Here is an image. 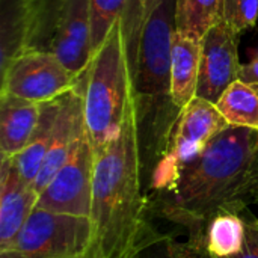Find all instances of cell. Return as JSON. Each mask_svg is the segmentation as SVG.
Instances as JSON below:
<instances>
[{
    "label": "cell",
    "instance_id": "obj_1",
    "mask_svg": "<svg viewBox=\"0 0 258 258\" xmlns=\"http://www.w3.org/2000/svg\"><path fill=\"white\" fill-rule=\"evenodd\" d=\"M154 219L142 180L135 95L118 136L94 154L86 258H138L151 245L171 237Z\"/></svg>",
    "mask_w": 258,
    "mask_h": 258
},
{
    "label": "cell",
    "instance_id": "obj_2",
    "mask_svg": "<svg viewBox=\"0 0 258 258\" xmlns=\"http://www.w3.org/2000/svg\"><path fill=\"white\" fill-rule=\"evenodd\" d=\"M258 160V130L230 125L180 175L174 189L150 200L156 219L181 227L203 245L207 222L222 210L243 212L255 203L251 181Z\"/></svg>",
    "mask_w": 258,
    "mask_h": 258
},
{
    "label": "cell",
    "instance_id": "obj_3",
    "mask_svg": "<svg viewBox=\"0 0 258 258\" xmlns=\"http://www.w3.org/2000/svg\"><path fill=\"white\" fill-rule=\"evenodd\" d=\"M132 45L122 15L80 76L85 127L94 154L118 136L136 95Z\"/></svg>",
    "mask_w": 258,
    "mask_h": 258
},
{
    "label": "cell",
    "instance_id": "obj_4",
    "mask_svg": "<svg viewBox=\"0 0 258 258\" xmlns=\"http://www.w3.org/2000/svg\"><path fill=\"white\" fill-rule=\"evenodd\" d=\"M227 127L230 124L216 104L209 100L195 97L183 107L172 130L168 151L151 172L145 186L148 200L171 192L181 172Z\"/></svg>",
    "mask_w": 258,
    "mask_h": 258
},
{
    "label": "cell",
    "instance_id": "obj_5",
    "mask_svg": "<svg viewBox=\"0 0 258 258\" xmlns=\"http://www.w3.org/2000/svg\"><path fill=\"white\" fill-rule=\"evenodd\" d=\"M177 0H147L135 57V89L142 97H169Z\"/></svg>",
    "mask_w": 258,
    "mask_h": 258
},
{
    "label": "cell",
    "instance_id": "obj_6",
    "mask_svg": "<svg viewBox=\"0 0 258 258\" xmlns=\"http://www.w3.org/2000/svg\"><path fill=\"white\" fill-rule=\"evenodd\" d=\"M89 245V218L36 207L6 249L36 258H86Z\"/></svg>",
    "mask_w": 258,
    "mask_h": 258
},
{
    "label": "cell",
    "instance_id": "obj_7",
    "mask_svg": "<svg viewBox=\"0 0 258 258\" xmlns=\"http://www.w3.org/2000/svg\"><path fill=\"white\" fill-rule=\"evenodd\" d=\"M0 94L36 103L50 101L76 88L79 77L51 50L26 48L0 74Z\"/></svg>",
    "mask_w": 258,
    "mask_h": 258
},
{
    "label": "cell",
    "instance_id": "obj_8",
    "mask_svg": "<svg viewBox=\"0 0 258 258\" xmlns=\"http://www.w3.org/2000/svg\"><path fill=\"white\" fill-rule=\"evenodd\" d=\"M92 177L94 151L85 127L65 165L39 194L36 207L56 213L89 218Z\"/></svg>",
    "mask_w": 258,
    "mask_h": 258
},
{
    "label": "cell",
    "instance_id": "obj_9",
    "mask_svg": "<svg viewBox=\"0 0 258 258\" xmlns=\"http://www.w3.org/2000/svg\"><path fill=\"white\" fill-rule=\"evenodd\" d=\"M239 39L231 27L222 20L212 27L201 41V62L197 97L218 103L222 94L240 79Z\"/></svg>",
    "mask_w": 258,
    "mask_h": 258
},
{
    "label": "cell",
    "instance_id": "obj_10",
    "mask_svg": "<svg viewBox=\"0 0 258 258\" xmlns=\"http://www.w3.org/2000/svg\"><path fill=\"white\" fill-rule=\"evenodd\" d=\"M83 130H85L83 97H82V86L79 77L76 88L60 95V104L54 119L50 145L42 168L32 184L33 190L38 195L48 186V183L57 174V171L65 165Z\"/></svg>",
    "mask_w": 258,
    "mask_h": 258
},
{
    "label": "cell",
    "instance_id": "obj_11",
    "mask_svg": "<svg viewBox=\"0 0 258 258\" xmlns=\"http://www.w3.org/2000/svg\"><path fill=\"white\" fill-rule=\"evenodd\" d=\"M50 50L76 76L88 68L92 59L89 0L65 2Z\"/></svg>",
    "mask_w": 258,
    "mask_h": 258
},
{
    "label": "cell",
    "instance_id": "obj_12",
    "mask_svg": "<svg viewBox=\"0 0 258 258\" xmlns=\"http://www.w3.org/2000/svg\"><path fill=\"white\" fill-rule=\"evenodd\" d=\"M39 195L26 183L12 157H2L0 163V251L11 246L32 212Z\"/></svg>",
    "mask_w": 258,
    "mask_h": 258
},
{
    "label": "cell",
    "instance_id": "obj_13",
    "mask_svg": "<svg viewBox=\"0 0 258 258\" xmlns=\"http://www.w3.org/2000/svg\"><path fill=\"white\" fill-rule=\"evenodd\" d=\"M41 113V103L0 94V154L15 157L30 142Z\"/></svg>",
    "mask_w": 258,
    "mask_h": 258
},
{
    "label": "cell",
    "instance_id": "obj_14",
    "mask_svg": "<svg viewBox=\"0 0 258 258\" xmlns=\"http://www.w3.org/2000/svg\"><path fill=\"white\" fill-rule=\"evenodd\" d=\"M201 42L181 36L175 32L171 59V89L172 103L183 109L195 97L200 77Z\"/></svg>",
    "mask_w": 258,
    "mask_h": 258
},
{
    "label": "cell",
    "instance_id": "obj_15",
    "mask_svg": "<svg viewBox=\"0 0 258 258\" xmlns=\"http://www.w3.org/2000/svg\"><path fill=\"white\" fill-rule=\"evenodd\" d=\"M245 210H222L207 222L201 248L210 257H234L243 249L246 242Z\"/></svg>",
    "mask_w": 258,
    "mask_h": 258
},
{
    "label": "cell",
    "instance_id": "obj_16",
    "mask_svg": "<svg viewBox=\"0 0 258 258\" xmlns=\"http://www.w3.org/2000/svg\"><path fill=\"white\" fill-rule=\"evenodd\" d=\"M59 104H60V97L41 103L39 119H38V124H36V128H35V133H33L30 142L20 154L12 157L21 178L26 183H29L30 186L36 180V177L42 168V163H44V159H45V154H47V150L50 145Z\"/></svg>",
    "mask_w": 258,
    "mask_h": 258
},
{
    "label": "cell",
    "instance_id": "obj_17",
    "mask_svg": "<svg viewBox=\"0 0 258 258\" xmlns=\"http://www.w3.org/2000/svg\"><path fill=\"white\" fill-rule=\"evenodd\" d=\"M225 0H177L175 32L201 42L206 33L224 20Z\"/></svg>",
    "mask_w": 258,
    "mask_h": 258
},
{
    "label": "cell",
    "instance_id": "obj_18",
    "mask_svg": "<svg viewBox=\"0 0 258 258\" xmlns=\"http://www.w3.org/2000/svg\"><path fill=\"white\" fill-rule=\"evenodd\" d=\"M27 48L24 0H0V74Z\"/></svg>",
    "mask_w": 258,
    "mask_h": 258
},
{
    "label": "cell",
    "instance_id": "obj_19",
    "mask_svg": "<svg viewBox=\"0 0 258 258\" xmlns=\"http://www.w3.org/2000/svg\"><path fill=\"white\" fill-rule=\"evenodd\" d=\"M216 107L230 125L258 130V82L236 80L218 100Z\"/></svg>",
    "mask_w": 258,
    "mask_h": 258
},
{
    "label": "cell",
    "instance_id": "obj_20",
    "mask_svg": "<svg viewBox=\"0 0 258 258\" xmlns=\"http://www.w3.org/2000/svg\"><path fill=\"white\" fill-rule=\"evenodd\" d=\"M67 0H24L27 11V48L50 50Z\"/></svg>",
    "mask_w": 258,
    "mask_h": 258
},
{
    "label": "cell",
    "instance_id": "obj_21",
    "mask_svg": "<svg viewBox=\"0 0 258 258\" xmlns=\"http://www.w3.org/2000/svg\"><path fill=\"white\" fill-rule=\"evenodd\" d=\"M130 0H89L92 56L103 45L115 23L127 11Z\"/></svg>",
    "mask_w": 258,
    "mask_h": 258
},
{
    "label": "cell",
    "instance_id": "obj_22",
    "mask_svg": "<svg viewBox=\"0 0 258 258\" xmlns=\"http://www.w3.org/2000/svg\"><path fill=\"white\" fill-rule=\"evenodd\" d=\"M224 21L237 35L255 27L258 21V0H225Z\"/></svg>",
    "mask_w": 258,
    "mask_h": 258
},
{
    "label": "cell",
    "instance_id": "obj_23",
    "mask_svg": "<svg viewBox=\"0 0 258 258\" xmlns=\"http://www.w3.org/2000/svg\"><path fill=\"white\" fill-rule=\"evenodd\" d=\"M246 219V242L243 249L230 258H258V216H255L249 209L245 210Z\"/></svg>",
    "mask_w": 258,
    "mask_h": 258
},
{
    "label": "cell",
    "instance_id": "obj_24",
    "mask_svg": "<svg viewBox=\"0 0 258 258\" xmlns=\"http://www.w3.org/2000/svg\"><path fill=\"white\" fill-rule=\"evenodd\" d=\"M174 236L157 242L154 245H151L148 249H145L138 258H177L174 248H172V242H174Z\"/></svg>",
    "mask_w": 258,
    "mask_h": 258
},
{
    "label": "cell",
    "instance_id": "obj_25",
    "mask_svg": "<svg viewBox=\"0 0 258 258\" xmlns=\"http://www.w3.org/2000/svg\"><path fill=\"white\" fill-rule=\"evenodd\" d=\"M172 248H174V252H175L177 258H212L201 246H197V245L190 243L189 240L178 242L174 239Z\"/></svg>",
    "mask_w": 258,
    "mask_h": 258
},
{
    "label": "cell",
    "instance_id": "obj_26",
    "mask_svg": "<svg viewBox=\"0 0 258 258\" xmlns=\"http://www.w3.org/2000/svg\"><path fill=\"white\" fill-rule=\"evenodd\" d=\"M243 82H258V48L254 57L248 63H242L240 79Z\"/></svg>",
    "mask_w": 258,
    "mask_h": 258
},
{
    "label": "cell",
    "instance_id": "obj_27",
    "mask_svg": "<svg viewBox=\"0 0 258 258\" xmlns=\"http://www.w3.org/2000/svg\"><path fill=\"white\" fill-rule=\"evenodd\" d=\"M0 258H36V257L27 255V254H21V252H18V251H14V249H5V251H0Z\"/></svg>",
    "mask_w": 258,
    "mask_h": 258
},
{
    "label": "cell",
    "instance_id": "obj_28",
    "mask_svg": "<svg viewBox=\"0 0 258 258\" xmlns=\"http://www.w3.org/2000/svg\"><path fill=\"white\" fill-rule=\"evenodd\" d=\"M251 189H252V195H254V200H258V160L255 163V168H254V172H252V181H251Z\"/></svg>",
    "mask_w": 258,
    "mask_h": 258
},
{
    "label": "cell",
    "instance_id": "obj_29",
    "mask_svg": "<svg viewBox=\"0 0 258 258\" xmlns=\"http://www.w3.org/2000/svg\"><path fill=\"white\" fill-rule=\"evenodd\" d=\"M141 2H142V3H144V6H145V2H147V0H141Z\"/></svg>",
    "mask_w": 258,
    "mask_h": 258
}]
</instances>
